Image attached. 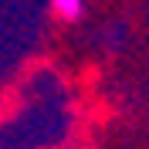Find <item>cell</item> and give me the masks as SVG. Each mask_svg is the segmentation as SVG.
Instances as JSON below:
<instances>
[{
	"label": "cell",
	"instance_id": "6da1fadb",
	"mask_svg": "<svg viewBox=\"0 0 149 149\" xmlns=\"http://www.w3.org/2000/svg\"><path fill=\"white\" fill-rule=\"evenodd\" d=\"M47 3H51V14L65 24H74L85 17V0H47Z\"/></svg>",
	"mask_w": 149,
	"mask_h": 149
}]
</instances>
